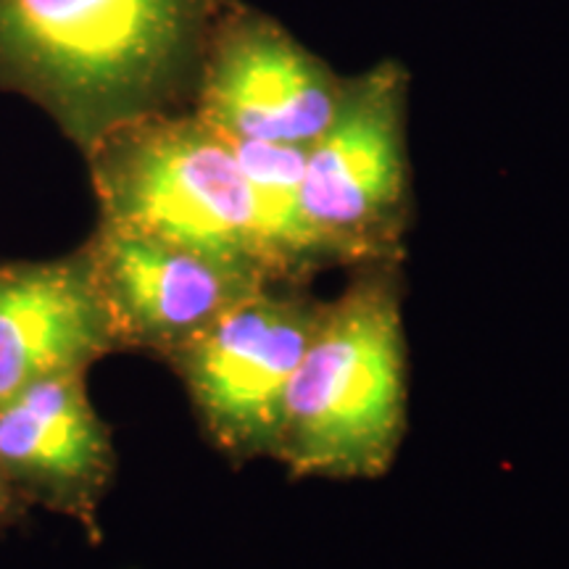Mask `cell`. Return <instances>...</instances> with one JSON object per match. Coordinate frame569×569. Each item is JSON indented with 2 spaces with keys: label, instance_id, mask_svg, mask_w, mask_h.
Instances as JSON below:
<instances>
[{
  "label": "cell",
  "instance_id": "5b68a950",
  "mask_svg": "<svg viewBox=\"0 0 569 569\" xmlns=\"http://www.w3.org/2000/svg\"><path fill=\"white\" fill-rule=\"evenodd\" d=\"M322 309L298 284H267L163 361L206 438L232 465L272 457L284 396Z\"/></svg>",
  "mask_w": 569,
  "mask_h": 569
},
{
  "label": "cell",
  "instance_id": "6da1fadb",
  "mask_svg": "<svg viewBox=\"0 0 569 569\" xmlns=\"http://www.w3.org/2000/svg\"><path fill=\"white\" fill-rule=\"evenodd\" d=\"M234 0H0V90L82 156L119 127L182 111Z\"/></svg>",
  "mask_w": 569,
  "mask_h": 569
},
{
  "label": "cell",
  "instance_id": "7a4b0ae2",
  "mask_svg": "<svg viewBox=\"0 0 569 569\" xmlns=\"http://www.w3.org/2000/svg\"><path fill=\"white\" fill-rule=\"evenodd\" d=\"M409 422V348L401 261L356 267L325 301L284 396L272 459L290 478L375 480L398 457Z\"/></svg>",
  "mask_w": 569,
  "mask_h": 569
},
{
  "label": "cell",
  "instance_id": "ba28073f",
  "mask_svg": "<svg viewBox=\"0 0 569 569\" xmlns=\"http://www.w3.org/2000/svg\"><path fill=\"white\" fill-rule=\"evenodd\" d=\"M113 475L117 451L88 396V372L48 377L0 401V478L30 509L74 519L98 540Z\"/></svg>",
  "mask_w": 569,
  "mask_h": 569
},
{
  "label": "cell",
  "instance_id": "277c9868",
  "mask_svg": "<svg viewBox=\"0 0 569 569\" xmlns=\"http://www.w3.org/2000/svg\"><path fill=\"white\" fill-rule=\"evenodd\" d=\"M407 71L396 61H380L348 77L336 119L306 148L301 203L338 267L407 256Z\"/></svg>",
  "mask_w": 569,
  "mask_h": 569
},
{
  "label": "cell",
  "instance_id": "8992f818",
  "mask_svg": "<svg viewBox=\"0 0 569 569\" xmlns=\"http://www.w3.org/2000/svg\"><path fill=\"white\" fill-rule=\"evenodd\" d=\"M343 92L346 80L280 21L234 0L211 34L190 111L232 140L309 148Z\"/></svg>",
  "mask_w": 569,
  "mask_h": 569
},
{
  "label": "cell",
  "instance_id": "52a82bcc",
  "mask_svg": "<svg viewBox=\"0 0 569 569\" xmlns=\"http://www.w3.org/2000/svg\"><path fill=\"white\" fill-rule=\"evenodd\" d=\"M109 309L119 351L167 361L203 330L267 288V277L151 234L98 222L82 243Z\"/></svg>",
  "mask_w": 569,
  "mask_h": 569
},
{
  "label": "cell",
  "instance_id": "9c48e42d",
  "mask_svg": "<svg viewBox=\"0 0 569 569\" xmlns=\"http://www.w3.org/2000/svg\"><path fill=\"white\" fill-rule=\"evenodd\" d=\"M117 351L82 246L59 259L0 264V401L48 377L90 372Z\"/></svg>",
  "mask_w": 569,
  "mask_h": 569
},
{
  "label": "cell",
  "instance_id": "30bf717a",
  "mask_svg": "<svg viewBox=\"0 0 569 569\" xmlns=\"http://www.w3.org/2000/svg\"><path fill=\"white\" fill-rule=\"evenodd\" d=\"M27 511H30V507H27V503L21 501L17 493L6 486L3 478H0V528L19 522Z\"/></svg>",
  "mask_w": 569,
  "mask_h": 569
},
{
  "label": "cell",
  "instance_id": "3957f363",
  "mask_svg": "<svg viewBox=\"0 0 569 569\" xmlns=\"http://www.w3.org/2000/svg\"><path fill=\"white\" fill-rule=\"evenodd\" d=\"M84 161L98 222L193 248L274 282L259 198L232 140L196 111L156 113L119 127Z\"/></svg>",
  "mask_w": 569,
  "mask_h": 569
}]
</instances>
